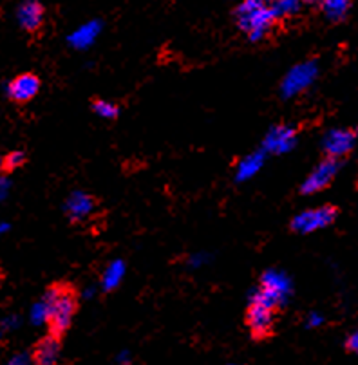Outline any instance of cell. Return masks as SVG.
<instances>
[{
    "label": "cell",
    "mask_w": 358,
    "mask_h": 365,
    "mask_svg": "<svg viewBox=\"0 0 358 365\" xmlns=\"http://www.w3.org/2000/svg\"><path fill=\"white\" fill-rule=\"evenodd\" d=\"M40 87H42V80L39 78V74L35 73H20L13 78L11 82L8 83V100L15 106L24 107L31 103L40 93Z\"/></svg>",
    "instance_id": "obj_4"
},
{
    "label": "cell",
    "mask_w": 358,
    "mask_h": 365,
    "mask_svg": "<svg viewBox=\"0 0 358 365\" xmlns=\"http://www.w3.org/2000/svg\"><path fill=\"white\" fill-rule=\"evenodd\" d=\"M317 76V66L313 62L300 63L295 69H292V73L286 76L285 80V94L286 96H293V94H299L300 91H304L308 86H312V82Z\"/></svg>",
    "instance_id": "obj_11"
},
{
    "label": "cell",
    "mask_w": 358,
    "mask_h": 365,
    "mask_svg": "<svg viewBox=\"0 0 358 365\" xmlns=\"http://www.w3.org/2000/svg\"><path fill=\"white\" fill-rule=\"evenodd\" d=\"M337 210L333 206H319L313 210H306L292 219V230L297 233H312L322 230L335 221Z\"/></svg>",
    "instance_id": "obj_5"
},
{
    "label": "cell",
    "mask_w": 358,
    "mask_h": 365,
    "mask_svg": "<svg viewBox=\"0 0 358 365\" xmlns=\"http://www.w3.org/2000/svg\"><path fill=\"white\" fill-rule=\"evenodd\" d=\"M275 307L266 306V304L252 300V304L246 309L245 324L248 327L253 340H268L275 333Z\"/></svg>",
    "instance_id": "obj_3"
},
{
    "label": "cell",
    "mask_w": 358,
    "mask_h": 365,
    "mask_svg": "<svg viewBox=\"0 0 358 365\" xmlns=\"http://www.w3.org/2000/svg\"><path fill=\"white\" fill-rule=\"evenodd\" d=\"M123 262H120V260H116V262H113V264L109 266V268L106 269V275H103V279H101V284H103V289H107V292H111V289H114L120 284L121 277H123Z\"/></svg>",
    "instance_id": "obj_16"
},
{
    "label": "cell",
    "mask_w": 358,
    "mask_h": 365,
    "mask_svg": "<svg viewBox=\"0 0 358 365\" xmlns=\"http://www.w3.org/2000/svg\"><path fill=\"white\" fill-rule=\"evenodd\" d=\"M239 28L248 33L252 42H259L266 36L277 20L272 6L266 0H242L235 9Z\"/></svg>",
    "instance_id": "obj_2"
},
{
    "label": "cell",
    "mask_w": 358,
    "mask_h": 365,
    "mask_svg": "<svg viewBox=\"0 0 358 365\" xmlns=\"http://www.w3.org/2000/svg\"><path fill=\"white\" fill-rule=\"evenodd\" d=\"M337 172H339V160L335 158H326L322 163L317 165L315 170L306 178V181L302 182L300 192L306 195L317 194V192L324 190L331 185V181L335 179Z\"/></svg>",
    "instance_id": "obj_6"
},
{
    "label": "cell",
    "mask_w": 358,
    "mask_h": 365,
    "mask_svg": "<svg viewBox=\"0 0 358 365\" xmlns=\"http://www.w3.org/2000/svg\"><path fill=\"white\" fill-rule=\"evenodd\" d=\"M306 4H317V2H322V0H302Z\"/></svg>",
    "instance_id": "obj_23"
},
{
    "label": "cell",
    "mask_w": 358,
    "mask_h": 365,
    "mask_svg": "<svg viewBox=\"0 0 358 365\" xmlns=\"http://www.w3.org/2000/svg\"><path fill=\"white\" fill-rule=\"evenodd\" d=\"M285 279L280 275H275V273H266L265 277H262V282H261V288L266 289V292L273 293V295H277L280 299V295H282V292L286 289V284Z\"/></svg>",
    "instance_id": "obj_17"
},
{
    "label": "cell",
    "mask_w": 358,
    "mask_h": 365,
    "mask_svg": "<svg viewBox=\"0 0 358 365\" xmlns=\"http://www.w3.org/2000/svg\"><path fill=\"white\" fill-rule=\"evenodd\" d=\"M320 4H322L326 19H329L331 22H340L346 19L347 11H349L351 0H322Z\"/></svg>",
    "instance_id": "obj_13"
},
{
    "label": "cell",
    "mask_w": 358,
    "mask_h": 365,
    "mask_svg": "<svg viewBox=\"0 0 358 365\" xmlns=\"http://www.w3.org/2000/svg\"><path fill=\"white\" fill-rule=\"evenodd\" d=\"M302 0H275L272 2V9L277 19H285V16H293L302 8Z\"/></svg>",
    "instance_id": "obj_15"
},
{
    "label": "cell",
    "mask_w": 358,
    "mask_h": 365,
    "mask_svg": "<svg viewBox=\"0 0 358 365\" xmlns=\"http://www.w3.org/2000/svg\"><path fill=\"white\" fill-rule=\"evenodd\" d=\"M354 145H357V134L353 130H347V128L329 130L322 141L324 152H326L327 158H335V160L349 154Z\"/></svg>",
    "instance_id": "obj_8"
},
{
    "label": "cell",
    "mask_w": 358,
    "mask_h": 365,
    "mask_svg": "<svg viewBox=\"0 0 358 365\" xmlns=\"http://www.w3.org/2000/svg\"><path fill=\"white\" fill-rule=\"evenodd\" d=\"M6 282V272L4 268H2V264H0V288H2V284Z\"/></svg>",
    "instance_id": "obj_22"
},
{
    "label": "cell",
    "mask_w": 358,
    "mask_h": 365,
    "mask_svg": "<svg viewBox=\"0 0 358 365\" xmlns=\"http://www.w3.org/2000/svg\"><path fill=\"white\" fill-rule=\"evenodd\" d=\"M78 309L76 289L69 282H53L42 299V317L49 333L62 338L69 331Z\"/></svg>",
    "instance_id": "obj_1"
},
{
    "label": "cell",
    "mask_w": 358,
    "mask_h": 365,
    "mask_svg": "<svg viewBox=\"0 0 358 365\" xmlns=\"http://www.w3.org/2000/svg\"><path fill=\"white\" fill-rule=\"evenodd\" d=\"M319 324H322V319L317 315H313V319L310 320V326H319Z\"/></svg>",
    "instance_id": "obj_21"
},
{
    "label": "cell",
    "mask_w": 358,
    "mask_h": 365,
    "mask_svg": "<svg viewBox=\"0 0 358 365\" xmlns=\"http://www.w3.org/2000/svg\"><path fill=\"white\" fill-rule=\"evenodd\" d=\"M28 163V154L24 150H11L0 158V178H8Z\"/></svg>",
    "instance_id": "obj_12"
},
{
    "label": "cell",
    "mask_w": 358,
    "mask_h": 365,
    "mask_svg": "<svg viewBox=\"0 0 358 365\" xmlns=\"http://www.w3.org/2000/svg\"><path fill=\"white\" fill-rule=\"evenodd\" d=\"M60 358V336L47 333L31 347L29 360L36 365H53Z\"/></svg>",
    "instance_id": "obj_10"
},
{
    "label": "cell",
    "mask_w": 358,
    "mask_h": 365,
    "mask_svg": "<svg viewBox=\"0 0 358 365\" xmlns=\"http://www.w3.org/2000/svg\"><path fill=\"white\" fill-rule=\"evenodd\" d=\"M94 208H96V199L91 194H87V192H73L67 197V217L74 225H78V222H83L86 219H89L93 215Z\"/></svg>",
    "instance_id": "obj_9"
},
{
    "label": "cell",
    "mask_w": 358,
    "mask_h": 365,
    "mask_svg": "<svg viewBox=\"0 0 358 365\" xmlns=\"http://www.w3.org/2000/svg\"><path fill=\"white\" fill-rule=\"evenodd\" d=\"M93 110L98 116L109 118V120H114V118H118V114H120V107H118L116 103L107 100H100V98H96V100L93 101Z\"/></svg>",
    "instance_id": "obj_18"
},
{
    "label": "cell",
    "mask_w": 358,
    "mask_h": 365,
    "mask_svg": "<svg viewBox=\"0 0 358 365\" xmlns=\"http://www.w3.org/2000/svg\"><path fill=\"white\" fill-rule=\"evenodd\" d=\"M98 33H100V22L86 24V26L78 28V31H74L73 35H71V42H73L74 46L86 47L96 38Z\"/></svg>",
    "instance_id": "obj_14"
},
{
    "label": "cell",
    "mask_w": 358,
    "mask_h": 365,
    "mask_svg": "<svg viewBox=\"0 0 358 365\" xmlns=\"http://www.w3.org/2000/svg\"><path fill=\"white\" fill-rule=\"evenodd\" d=\"M16 20H19L22 31L36 36L42 31L44 22H46V8L40 0H24L16 8Z\"/></svg>",
    "instance_id": "obj_7"
},
{
    "label": "cell",
    "mask_w": 358,
    "mask_h": 365,
    "mask_svg": "<svg viewBox=\"0 0 358 365\" xmlns=\"http://www.w3.org/2000/svg\"><path fill=\"white\" fill-rule=\"evenodd\" d=\"M4 344H6L4 329H2V324H0V351H2V347H4Z\"/></svg>",
    "instance_id": "obj_20"
},
{
    "label": "cell",
    "mask_w": 358,
    "mask_h": 365,
    "mask_svg": "<svg viewBox=\"0 0 358 365\" xmlns=\"http://www.w3.org/2000/svg\"><path fill=\"white\" fill-rule=\"evenodd\" d=\"M266 2H268V4H272V2H275V0H266Z\"/></svg>",
    "instance_id": "obj_24"
},
{
    "label": "cell",
    "mask_w": 358,
    "mask_h": 365,
    "mask_svg": "<svg viewBox=\"0 0 358 365\" xmlns=\"http://www.w3.org/2000/svg\"><path fill=\"white\" fill-rule=\"evenodd\" d=\"M346 349L349 351V353L358 354V331H357V333H351L349 336H347Z\"/></svg>",
    "instance_id": "obj_19"
}]
</instances>
